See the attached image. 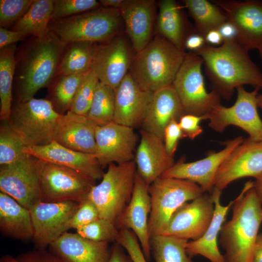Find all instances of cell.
Returning <instances> with one entry per match:
<instances>
[{"instance_id":"obj_58","label":"cell","mask_w":262,"mask_h":262,"mask_svg":"<svg viewBox=\"0 0 262 262\" xmlns=\"http://www.w3.org/2000/svg\"><path fill=\"white\" fill-rule=\"evenodd\" d=\"M259 52H260V55L262 61V48L260 49L259 50Z\"/></svg>"},{"instance_id":"obj_51","label":"cell","mask_w":262,"mask_h":262,"mask_svg":"<svg viewBox=\"0 0 262 262\" xmlns=\"http://www.w3.org/2000/svg\"><path fill=\"white\" fill-rule=\"evenodd\" d=\"M206 44L212 46H221L223 42L224 38L219 30H214L209 32L205 36Z\"/></svg>"},{"instance_id":"obj_43","label":"cell","mask_w":262,"mask_h":262,"mask_svg":"<svg viewBox=\"0 0 262 262\" xmlns=\"http://www.w3.org/2000/svg\"><path fill=\"white\" fill-rule=\"evenodd\" d=\"M115 242L125 249L133 262H147L138 239L132 231L125 229H119Z\"/></svg>"},{"instance_id":"obj_33","label":"cell","mask_w":262,"mask_h":262,"mask_svg":"<svg viewBox=\"0 0 262 262\" xmlns=\"http://www.w3.org/2000/svg\"><path fill=\"white\" fill-rule=\"evenodd\" d=\"M16 48V44H13L0 51V119L1 121H9L11 114Z\"/></svg>"},{"instance_id":"obj_9","label":"cell","mask_w":262,"mask_h":262,"mask_svg":"<svg viewBox=\"0 0 262 262\" xmlns=\"http://www.w3.org/2000/svg\"><path fill=\"white\" fill-rule=\"evenodd\" d=\"M61 115L49 99L33 98L12 105L8 121L27 146H41L53 141L55 127Z\"/></svg>"},{"instance_id":"obj_29","label":"cell","mask_w":262,"mask_h":262,"mask_svg":"<svg viewBox=\"0 0 262 262\" xmlns=\"http://www.w3.org/2000/svg\"><path fill=\"white\" fill-rule=\"evenodd\" d=\"M0 231L9 238H33V229L30 211L6 194L0 192Z\"/></svg>"},{"instance_id":"obj_15","label":"cell","mask_w":262,"mask_h":262,"mask_svg":"<svg viewBox=\"0 0 262 262\" xmlns=\"http://www.w3.org/2000/svg\"><path fill=\"white\" fill-rule=\"evenodd\" d=\"M133 129L114 121L97 127L94 154L102 168L134 161L138 137Z\"/></svg>"},{"instance_id":"obj_37","label":"cell","mask_w":262,"mask_h":262,"mask_svg":"<svg viewBox=\"0 0 262 262\" xmlns=\"http://www.w3.org/2000/svg\"><path fill=\"white\" fill-rule=\"evenodd\" d=\"M114 112L115 89L99 82L86 115L101 126L113 121Z\"/></svg>"},{"instance_id":"obj_39","label":"cell","mask_w":262,"mask_h":262,"mask_svg":"<svg viewBox=\"0 0 262 262\" xmlns=\"http://www.w3.org/2000/svg\"><path fill=\"white\" fill-rule=\"evenodd\" d=\"M99 82L97 75L90 69L79 86L69 111L86 115Z\"/></svg>"},{"instance_id":"obj_21","label":"cell","mask_w":262,"mask_h":262,"mask_svg":"<svg viewBox=\"0 0 262 262\" xmlns=\"http://www.w3.org/2000/svg\"><path fill=\"white\" fill-rule=\"evenodd\" d=\"M153 94L143 89L129 72L115 89L113 121L133 128L141 125Z\"/></svg>"},{"instance_id":"obj_46","label":"cell","mask_w":262,"mask_h":262,"mask_svg":"<svg viewBox=\"0 0 262 262\" xmlns=\"http://www.w3.org/2000/svg\"><path fill=\"white\" fill-rule=\"evenodd\" d=\"M205 120L204 116L185 114L179 120V124L184 138L194 140L203 132L200 126L201 121Z\"/></svg>"},{"instance_id":"obj_38","label":"cell","mask_w":262,"mask_h":262,"mask_svg":"<svg viewBox=\"0 0 262 262\" xmlns=\"http://www.w3.org/2000/svg\"><path fill=\"white\" fill-rule=\"evenodd\" d=\"M27 146L14 131L8 121H2L0 127V165L15 163L27 155L23 149Z\"/></svg>"},{"instance_id":"obj_1","label":"cell","mask_w":262,"mask_h":262,"mask_svg":"<svg viewBox=\"0 0 262 262\" xmlns=\"http://www.w3.org/2000/svg\"><path fill=\"white\" fill-rule=\"evenodd\" d=\"M66 46L49 31L41 37L29 36L16 48L13 83L16 102L33 98L40 89L50 86L58 76Z\"/></svg>"},{"instance_id":"obj_25","label":"cell","mask_w":262,"mask_h":262,"mask_svg":"<svg viewBox=\"0 0 262 262\" xmlns=\"http://www.w3.org/2000/svg\"><path fill=\"white\" fill-rule=\"evenodd\" d=\"M185 115L180 100L172 84L153 93L144 119L142 130L163 140L164 132L173 120Z\"/></svg>"},{"instance_id":"obj_18","label":"cell","mask_w":262,"mask_h":262,"mask_svg":"<svg viewBox=\"0 0 262 262\" xmlns=\"http://www.w3.org/2000/svg\"><path fill=\"white\" fill-rule=\"evenodd\" d=\"M132 58L125 39L115 36L109 42L97 43L90 69L100 82L115 89L129 73Z\"/></svg>"},{"instance_id":"obj_30","label":"cell","mask_w":262,"mask_h":262,"mask_svg":"<svg viewBox=\"0 0 262 262\" xmlns=\"http://www.w3.org/2000/svg\"><path fill=\"white\" fill-rule=\"evenodd\" d=\"M181 10L175 0H162L159 5L157 26L163 37L179 49L184 50L186 37L195 32L186 30Z\"/></svg>"},{"instance_id":"obj_40","label":"cell","mask_w":262,"mask_h":262,"mask_svg":"<svg viewBox=\"0 0 262 262\" xmlns=\"http://www.w3.org/2000/svg\"><path fill=\"white\" fill-rule=\"evenodd\" d=\"M119 229L116 225L107 219L99 218L76 230L82 237L97 242H116Z\"/></svg>"},{"instance_id":"obj_13","label":"cell","mask_w":262,"mask_h":262,"mask_svg":"<svg viewBox=\"0 0 262 262\" xmlns=\"http://www.w3.org/2000/svg\"><path fill=\"white\" fill-rule=\"evenodd\" d=\"M214 212V203L212 194L204 193L180 207L171 216L161 235L197 240L209 227Z\"/></svg>"},{"instance_id":"obj_8","label":"cell","mask_w":262,"mask_h":262,"mask_svg":"<svg viewBox=\"0 0 262 262\" xmlns=\"http://www.w3.org/2000/svg\"><path fill=\"white\" fill-rule=\"evenodd\" d=\"M41 202H81L87 198L96 181L70 168L33 157Z\"/></svg>"},{"instance_id":"obj_34","label":"cell","mask_w":262,"mask_h":262,"mask_svg":"<svg viewBox=\"0 0 262 262\" xmlns=\"http://www.w3.org/2000/svg\"><path fill=\"white\" fill-rule=\"evenodd\" d=\"M96 44L82 41L67 44L59 65L58 76L78 74L90 69Z\"/></svg>"},{"instance_id":"obj_27","label":"cell","mask_w":262,"mask_h":262,"mask_svg":"<svg viewBox=\"0 0 262 262\" xmlns=\"http://www.w3.org/2000/svg\"><path fill=\"white\" fill-rule=\"evenodd\" d=\"M49 246L68 262H108L111 253L108 242L88 239L77 232H66Z\"/></svg>"},{"instance_id":"obj_50","label":"cell","mask_w":262,"mask_h":262,"mask_svg":"<svg viewBox=\"0 0 262 262\" xmlns=\"http://www.w3.org/2000/svg\"><path fill=\"white\" fill-rule=\"evenodd\" d=\"M108 262H133L132 259L125 252V249L116 243L111 248V253Z\"/></svg>"},{"instance_id":"obj_44","label":"cell","mask_w":262,"mask_h":262,"mask_svg":"<svg viewBox=\"0 0 262 262\" xmlns=\"http://www.w3.org/2000/svg\"><path fill=\"white\" fill-rule=\"evenodd\" d=\"M99 217L98 211L95 205L88 198L80 203L70 223V229H78Z\"/></svg>"},{"instance_id":"obj_48","label":"cell","mask_w":262,"mask_h":262,"mask_svg":"<svg viewBox=\"0 0 262 262\" xmlns=\"http://www.w3.org/2000/svg\"><path fill=\"white\" fill-rule=\"evenodd\" d=\"M28 37V35L23 32L0 27V50L16 44L18 41H23Z\"/></svg>"},{"instance_id":"obj_28","label":"cell","mask_w":262,"mask_h":262,"mask_svg":"<svg viewBox=\"0 0 262 262\" xmlns=\"http://www.w3.org/2000/svg\"><path fill=\"white\" fill-rule=\"evenodd\" d=\"M214 203V212L211 224L203 235L196 241H188L187 253L190 257L201 255L211 262H225L224 256L220 253L217 239L226 215L233 204L235 199L229 204L223 206L220 202L222 191L214 187L211 193Z\"/></svg>"},{"instance_id":"obj_11","label":"cell","mask_w":262,"mask_h":262,"mask_svg":"<svg viewBox=\"0 0 262 262\" xmlns=\"http://www.w3.org/2000/svg\"><path fill=\"white\" fill-rule=\"evenodd\" d=\"M237 96L234 104L225 107L221 104L204 115L209 121V127L218 132L230 125L236 126L246 131L249 138L262 141V121L257 111V97L260 89L247 91L243 86L237 89Z\"/></svg>"},{"instance_id":"obj_5","label":"cell","mask_w":262,"mask_h":262,"mask_svg":"<svg viewBox=\"0 0 262 262\" xmlns=\"http://www.w3.org/2000/svg\"><path fill=\"white\" fill-rule=\"evenodd\" d=\"M122 17L119 9L100 7L70 17L51 19L49 30L64 43L109 42L118 32Z\"/></svg>"},{"instance_id":"obj_41","label":"cell","mask_w":262,"mask_h":262,"mask_svg":"<svg viewBox=\"0 0 262 262\" xmlns=\"http://www.w3.org/2000/svg\"><path fill=\"white\" fill-rule=\"evenodd\" d=\"M101 6L96 0H53L52 19L70 17Z\"/></svg>"},{"instance_id":"obj_35","label":"cell","mask_w":262,"mask_h":262,"mask_svg":"<svg viewBox=\"0 0 262 262\" xmlns=\"http://www.w3.org/2000/svg\"><path fill=\"white\" fill-rule=\"evenodd\" d=\"M89 70L75 74L59 75L49 88L48 99L57 113L64 115L70 110L78 88Z\"/></svg>"},{"instance_id":"obj_23","label":"cell","mask_w":262,"mask_h":262,"mask_svg":"<svg viewBox=\"0 0 262 262\" xmlns=\"http://www.w3.org/2000/svg\"><path fill=\"white\" fill-rule=\"evenodd\" d=\"M140 136L134 161L137 173L150 185L175 163L167 152L163 139L144 130H141Z\"/></svg>"},{"instance_id":"obj_14","label":"cell","mask_w":262,"mask_h":262,"mask_svg":"<svg viewBox=\"0 0 262 262\" xmlns=\"http://www.w3.org/2000/svg\"><path fill=\"white\" fill-rule=\"evenodd\" d=\"M235 27V39L246 50L262 48V0H213Z\"/></svg>"},{"instance_id":"obj_53","label":"cell","mask_w":262,"mask_h":262,"mask_svg":"<svg viewBox=\"0 0 262 262\" xmlns=\"http://www.w3.org/2000/svg\"><path fill=\"white\" fill-rule=\"evenodd\" d=\"M218 30L224 40L236 38L237 35L236 29L233 24L228 21L223 24Z\"/></svg>"},{"instance_id":"obj_4","label":"cell","mask_w":262,"mask_h":262,"mask_svg":"<svg viewBox=\"0 0 262 262\" xmlns=\"http://www.w3.org/2000/svg\"><path fill=\"white\" fill-rule=\"evenodd\" d=\"M186 53L163 37L150 41L132 58V77L144 90L154 93L172 84Z\"/></svg>"},{"instance_id":"obj_12","label":"cell","mask_w":262,"mask_h":262,"mask_svg":"<svg viewBox=\"0 0 262 262\" xmlns=\"http://www.w3.org/2000/svg\"><path fill=\"white\" fill-rule=\"evenodd\" d=\"M80 203L74 201L39 202L32 207L33 241L36 249H45L70 229Z\"/></svg>"},{"instance_id":"obj_16","label":"cell","mask_w":262,"mask_h":262,"mask_svg":"<svg viewBox=\"0 0 262 262\" xmlns=\"http://www.w3.org/2000/svg\"><path fill=\"white\" fill-rule=\"evenodd\" d=\"M0 189L29 210L41 201L32 156L27 154L15 163L0 165Z\"/></svg>"},{"instance_id":"obj_17","label":"cell","mask_w":262,"mask_h":262,"mask_svg":"<svg viewBox=\"0 0 262 262\" xmlns=\"http://www.w3.org/2000/svg\"><path fill=\"white\" fill-rule=\"evenodd\" d=\"M244 140L242 136H238L229 140L223 149L212 152L199 160L187 163L181 159L161 177L188 180L198 184L204 192L211 194L214 188L215 178L219 167Z\"/></svg>"},{"instance_id":"obj_47","label":"cell","mask_w":262,"mask_h":262,"mask_svg":"<svg viewBox=\"0 0 262 262\" xmlns=\"http://www.w3.org/2000/svg\"><path fill=\"white\" fill-rule=\"evenodd\" d=\"M19 262H68L63 257L46 249H36L17 257Z\"/></svg>"},{"instance_id":"obj_56","label":"cell","mask_w":262,"mask_h":262,"mask_svg":"<svg viewBox=\"0 0 262 262\" xmlns=\"http://www.w3.org/2000/svg\"><path fill=\"white\" fill-rule=\"evenodd\" d=\"M0 262H19L16 257H14L11 255H5L2 256L0 260Z\"/></svg>"},{"instance_id":"obj_6","label":"cell","mask_w":262,"mask_h":262,"mask_svg":"<svg viewBox=\"0 0 262 262\" xmlns=\"http://www.w3.org/2000/svg\"><path fill=\"white\" fill-rule=\"evenodd\" d=\"M136 173L134 161L109 164L101 182L91 188L87 196L97 208L100 218L116 224L131 199Z\"/></svg>"},{"instance_id":"obj_52","label":"cell","mask_w":262,"mask_h":262,"mask_svg":"<svg viewBox=\"0 0 262 262\" xmlns=\"http://www.w3.org/2000/svg\"><path fill=\"white\" fill-rule=\"evenodd\" d=\"M250 262H262V232L257 236Z\"/></svg>"},{"instance_id":"obj_55","label":"cell","mask_w":262,"mask_h":262,"mask_svg":"<svg viewBox=\"0 0 262 262\" xmlns=\"http://www.w3.org/2000/svg\"><path fill=\"white\" fill-rule=\"evenodd\" d=\"M253 182V188L261 203L262 204V174L257 177Z\"/></svg>"},{"instance_id":"obj_54","label":"cell","mask_w":262,"mask_h":262,"mask_svg":"<svg viewBox=\"0 0 262 262\" xmlns=\"http://www.w3.org/2000/svg\"><path fill=\"white\" fill-rule=\"evenodd\" d=\"M125 0H100L99 2L102 7L119 9Z\"/></svg>"},{"instance_id":"obj_32","label":"cell","mask_w":262,"mask_h":262,"mask_svg":"<svg viewBox=\"0 0 262 262\" xmlns=\"http://www.w3.org/2000/svg\"><path fill=\"white\" fill-rule=\"evenodd\" d=\"M195 22L196 32L205 38L212 30H218L227 22L223 11L212 1L184 0L182 1Z\"/></svg>"},{"instance_id":"obj_26","label":"cell","mask_w":262,"mask_h":262,"mask_svg":"<svg viewBox=\"0 0 262 262\" xmlns=\"http://www.w3.org/2000/svg\"><path fill=\"white\" fill-rule=\"evenodd\" d=\"M155 9L153 0H125L119 9L126 32L136 52L150 41Z\"/></svg>"},{"instance_id":"obj_3","label":"cell","mask_w":262,"mask_h":262,"mask_svg":"<svg viewBox=\"0 0 262 262\" xmlns=\"http://www.w3.org/2000/svg\"><path fill=\"white\" fill-rule=\"evenodd\" d=\"M246 182L232 206L231 219L225 222L219 233V243L225 251V262H250L262 223V204Z\"/></svg>"},{"instance_id":"obj_19","label":"cell","mask_w":262,"mask_h":262,"mask_svg":"<svg viewBox=\"0 0 262 262\" xmlns=\"http://www.w3.org/2000/svg\"><path fill=\"white\" fill-rule=\"evenodd\" d=\"M262 174V141L244 139L219 167L214 187L222 191L230 183L247 177Z\"/></svg>"},{"instance_id":"obj_45","label":"cell","mask_w":262,"mask_h":262,"mask_svg":"<svg viewBox=\"0 0 262 262\" xmlns=\"http://www.w3.org/2000/svg\"><path fill=\"white\" fill-rule=\"evenodd\" d=\"M183 138L179 121L173 119L165 128L163 137L165 147L171 156H174L180 140Z\"/></svg>"},{"instance_id":"obj_49","label":"cell","mask_w":262,"mask_h":262,"mask_svg":"<svg viewBox=\"0 0 262 262\" xmlns=\"http://www.w3.org/2000/svg\"><path fill=\"white\" fill-rule=\"evenodd\" d=\"M204 37L196 32L190 34L184 42V48L191 52H196L206 45Z\"/></svg>"},{"instance_id":"obj_42","label":"cell","mask_w":262,"mask_h":262,"mask_svg":"<svg viewBox=\"0 0 262 262\" xmlns=\"http://www.w3.org/2000/svg\"><path fill=\"white\" fill-rule=\"evenodd\" d=\"M34 0H0V27L13 26L28 11Z\"/></svg>"},{"instance_id":"obj_2","label":"cell","mask_w":262,"mask_h":262,"mask_svg":"<svg viewBox=\"0 0 262 262\" xmlns=\"http://www.w3.org/2000/svg\"><path fill=\"white\" fill-rule=\"evenodd\" d=\"M248 51L235 39H225L218 47L206 44L195 52L201 57L212 91L229 100L234 90L244 85L262 89V73Z\"/></svg>"},{"instance_id":"obj_7","label":"cell","mask_w":262,"mask_h":262,"mask_svg":"<svg viewBox=\"0 0 262 262\" xmlns=\"http://www.w3.org/2000/svg\"><path fill=\"white\" fill-rule=\"evenodd\" d=\"M204 193L198 184L183 179L160 177L150 184L151 211L148 225L150 238L163 233L180 207Z\"/></svg>"},{"instance_id":"obj_22","label":"cell","mask_w":262,"mask_h":262,"mask_svg":"<svg viewBox=\"0 0 262 262\" xmlns=\"http://www.w3.org/2000/svg\"><path fill=\"white\" fill-rule=\"evenodd\" d=\"M23 151L38 159L75 170L95 181L102 179L104 173L94 154L69 149L54 140L45 145L26 146Z\"/></svg>"},{"instance_id":"obj_36","label":"cell","mask_w":262,"mask_h":262,"mask_svg":"<svg viewBox=\"0 0 262 262\" xmlns=\"http://www.w3.org/2000/svg\"><path fill=\"white\" fill-rule=\"evenodd\" d=\"M188 240L159 235L151 238V252L155 262H194L187 253Z\"/></svg>"},{"instance_id":"obj_20","label":"cell","mask_w":262,"mask_h":262,"mask_svg":"<svg viewBox=\"0 0 262 262\" xmlns=\"http://www.w3.org/2000/svg\"><path fill=\"white\" fill-rule=\"evenodd\" d=\"M149 186L136 173L131 199L116 223L119 229H128L134 233L147 262L151 255L148 225L151 211Z\"/></svg>"},{"instance_id":"obj_31","label":"cell","mask_w":262,"mask_h":262,"mask_svg":"<svg viewBox=\"0 0 262 262\" xmlns=\"http://www.w3.org/2000/svg\"><path fill=\"white\" fill-rule=\"evenodd\" d=\"M53 0H34L26 14L11 28L29 36L41 37L50 31Z\"/></svg>"},{"instance_id":"obj_57","label":"cell","mask_w":262,"mask_h":262,"mask_svg":"<svg viewBox=\"0 0 262 262\" xmlns=\"http://www.w3.org/2000/svg\"><path fill=\"white\" fill-rule=\"evenodd\" d=\"M258 106L262 109V94H258L257 97Z\"/></svg>"},{"instance_id":"obj_10","label":"cell","mask_w":262,"mask_h":262,"mask_svg":"<svg viewBox=\"0 0 262 262\" xmlns=\"http://www.w3.org/2000/svg\"><path fill=\"white\" fill-rule=\"evenodd\" d=\"M203 60L196 53H186L173 82L185 114L204 116L221 104V97L205 87L202 66Z\"/></svg>"},{"instance_id":"obj_24","label":"cell","mask_w":262,"mask_h":262,"mask_svg":"<svg viewBox=\"0 0 262 262\" xmlns=\"http://www.w3.org/2000/svg\"><path fill=\"white\" fill-rule=\"evenodd\" d=\"M97 126L87 115L68 111L59 118L53 140L75 151L95 154Z\"/></svg>"}]
</instances>
